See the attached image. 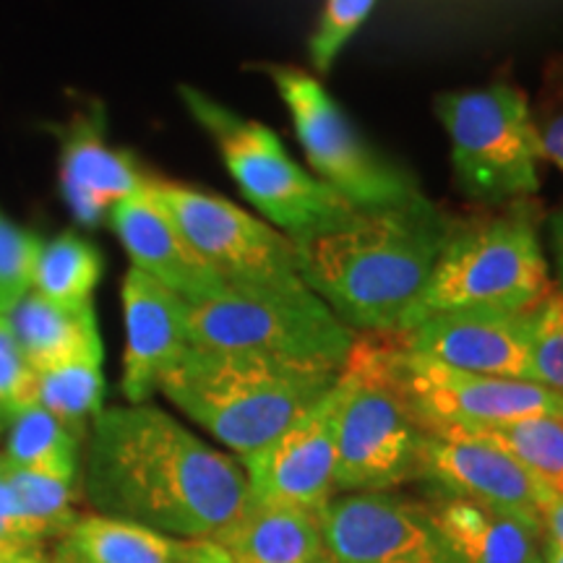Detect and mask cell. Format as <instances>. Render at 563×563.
Listing matches in <instances>:
<instances>
[{
    "label": "cell",
    "mask_w": 563,
    "mask_h": 563,
    "mask_svg": "<svg viewBox=\"0 0 563 563\" xmlns=\"http://www.w3.org/2000/svg\"><path fill=\"white\" fill-rule=\"evenodd\" d=\"M79 475L95 514L178 540H211L249 501L235 456L146 402L97 415L84 439Z\"/></svg>",
    "instance_id": "1"
},
{
    "label": "cell",
    "mask_w": 563,
    "mask_h": 563,
    "mask_svg": "<svg viewBox=\"0 0 563 563\" xmlns=\"http://www.w3.org/2000/svg\"><path fill=\"white\" fill-rule=\"evenodd\" d=\"M452 222L426 199L355 209L295 243L300 279L352 332L399 334L431 277Z\"/></svg>",
    "instance_id": "2"
},
{
    "label": "cell",
    "mask_w": 563,
    "mask_h": 563,
    "mask_svg": "<svg viewBox=\"0 0 563 563\" xmlns=\"http://www.w3.org/2000/svg\"><path fill=\"white\" fill-rule=\"evenodd\" d=\"M336 378L340 371L188 344L157 391L243 460L311 410Z\"/></svg>",
    "instance_id": "3"
},
{
    "label": "cell",
    "mask_w": 563,
    "mask_h": 563,
    "mask_svg": "<svg viewBox=\"0 0 563 563\" xmlns=\"http://www.w3.org/2000/svg\"><path fill=\"white\" fill-rule=\"evenodd\" d=\"M397 334H357L340 371L334 490L389 493L420 477L422 428L394 376Z\"/></svg>",
    "instance_id": "4"
},
{
    "label": "cell",
    "mask_w": 563,
    "mask_h": 563,
    "mask_svg": "<svg viewBox=\"0 0 563 563\" xmlns=\"http://www.w3.org/2000/svg\"><path fill=\"white\" fill-rule=\"evenodd\" d=\"M548 258L530 211L514 207L449 232L431 277L399 334L446 311L493 308L525 313L551 290Z\"/></svg>",
    "instance_id": "5"
},
{
    "label": "cell",
    "mask_w": 563,
    "mask_h": 563,
    "mask_svg": "<svg viewBox=\"0 0 563 563\" xmlns=\"http://www.w3.org/2000/svg\"><path fill=\"white\" fill-rule=\"evenodd\" d=\"M186 332L191 347L251 352L329 371H342L357 336L306 285H228L207 300L188 302Z\"/></svg>",
    "instance_id": "6"
},
{
    "label": "cell",
    "mask_w": 563,
    "mask_h": 563,
    "mask_svg": "<svg viewBox=\"0 0 563 563\" xmlns=\"http://www.w3.org/2000/svg\"><path fill=\"white\" fill-rule=\"evenodd\" d=\"M180 97L217 144L241 194L290 241L332 228L355 211L316 175L302 170L264 123L238 115L194 87H180Z\"/></svg>",
    "instance_id": "7"
},
{
    "label": "cell",
    "mask_w": 563,
    "mask_h": 563,
    "mask_svg": "<svg viewBox=\"0 0 563 563\" xmlns=\"http://www.w3.org/2000/svg\"><path fill=\"white\" fill-rule=\"evenodd\" d=\"M452 141L456 183L470 199L506 201L538 191L540 136L519 89L493 84L441 95L435 102Z\"/></svg>",
    "instance_id": "8"
},
{
    "label": "cell",
    "mask_w": 563,
    "mask_h": 563,
    "mask_svg": "<svg viewBox=\"0 0 563 563\" xmlns=\"http://www.w3.org/2000/svg\"><path fill=\"white\" fill-rule=\"evenodd\" d=\"M269 76L316 178L350 207H397L422 194L415 175L378 152L316 76L290 66H272Z\"/></svg>",
    "instance_id": "9"
},
{
    "label": "cell",
    "mask_w": 563,
    "mask_h": 563,
    "mask_svg": "<svg viewBox=\"0 0 563 563\" xmlns=\"http://www.w3.org/2000/svg\"><path fill=\"white\" fill-rule=\"evenodd\" d=\"M152 194L188 243L228 285L300 287L298 251L285 232L222 196L152 178Z\"/></svg>",
    "instance_id": "10"
},
{
    "label": "cell",
    "mask_w": 563,
    "mask_h": 563,
    "mask_svg": "<svg viewBox=\"0 0 563 563\" xmlns=\"http://www.w3.org/2000/svg\"><path fill=\"white\" fill-rule=\"evenodd\" d=\"M394 376L422 431L490 428L527 418L563 420V397L543 384L449 368L412 355L402 342L394 352Z\"/></svg>",
    "instance_id": "11"
},
{
    "label": "cell",
    "mask_w": 563,
    "mask_h": 563,
    "mask_svg": "<svg viewBox=\"0 0 563 563\" xmlns=\"http://www.w3.org/2000/svg\"><path fill=\"white\" fill-rule=\"evenodd\" d=\"M334 563H464L443 540L426 504L391 493H347L321 511Z\"/></svg>",
    "instance_id": "12"
},
{
    "label": "cell",
    "mask_w": 563,
    "mask_h": 563,
    "mask_svg": "<svg viewBox=\"0 0 563 563\" xmlns=\"http://www.w3.org/2000/svg\"><path fill=\"white\" fill-rule=\"evenodd\" d=\"M336 410L340 384H334L332 391L323 394L277 439L238 460L249 481V498L295 506L321 517L336 493Z\"/></svg>",
    "instance_id": "13"
},
{
    "label": "cell",
    "mask_w": 563,
    "mask_h": 563,
    "mask_svg": "<svg viewBox=\"0 0 563 563\" xmlns=\"http://www.w3.org/2000/svg\"><path fill=\"white\" fill-rule=\"evenodd\" d=\"M422 433L420 477L433 481L446 496L509 514L543 538L540 504L551 490L534 481L522 464L493 443L454 428Z\"/></svg>",
    "instance_id": "14"
},
{
    "label": "cell",
    "mask_w": 563,
    "mask_h": 563,
    "mask_svg": "<svg viewBox=\"0 0 563 563\" xmlns=\"http://www.w3.org/2000/svg\"><path fill=\"white\" fill-rule=\"evenodd\" d=\"M412 355L449 365V368L481 373V376L534 382L527 311H470L435 313L410 332L397 334Z\"/></svg>",
    "instance_id": "15"
},
{
    "label": "cell",
    "mask_w": 563,
    "mask_h": 563,
    "mask_svg": "<svg viewBox=\"0 0 563 563\" xmlns=\"http://www.w3.org/2000/svg\"><path fill=\"white\" fill-rule=\"evenodd\" d=\"M121 300L125 321L121 389L129 405H144L188 350V300L133 266L123 279Z\"/></svg>",
    "instance_id": "16"
},
{
    "label": "cell",
    "mask_w": 563,
    "mask_h": 563,
    "mask_svg": "<svg viewBox=\"0 0 563 563\" xmlns=\"http://www.w3.org/2000/svg\"><path fill=\"white\" fill-rule=\"evenodd\" d=\"M108 217L110 228L131 256L133 269L170 287L183 300H207L228 287V282L188 243L170 211L154 199L152 183L141 196L112 207Z\"/></svg>",
    "instance_id": "17"
},
{
    "label": "cell",
    "mask_w": 563,
    "mask_h": 563,
    "mask_svg": "<svg viewBox=\"0 0 563 563\" xmlns=\"http://www.w3.org/2000/svg\"><path fill=\"white\" fill-rule=\"evenodd\" d=\"M146 175L131 154L112 150L104 139V115L81 112L60 139V191L81 224L102 222L112 207L150 188Z\"/></svg>",
    "instance_id": "18"
},
{
    "label": "cell",
    "mask_w": 563,
    "mask_h": 563,
    "mask_svg": "<svg viewBox=\"0 0 563 563\" xmlns=\"http://www.w3.org/2000/svg\"><path fill=\"white\" fill-rule=\"evenodd\" d=\"M211 543L230 563H316L327 555L319 514L253 498Z\"/></svg>",
    "instance_id": "19"
},
{
    "label": "cell",
    "mask_w": 563,
    "mask_h": 563,
    "mask_svg": "<svg viewBox=\"0 0 563 563\" xmlns=\"http://www.w3.org/2000/svg\"><path fill=\"white\" fill-rule=\"evenodd\" d=\"M428 514L464 563H534L540 534L519 519L460 496H439Z\"/></svg>",
    "instance_id": "20"
},
{
    "label": "cell",
    "mask_w": 563,
    "mask_h": 563,
    "mask_svg": "<svg viewBox=\"0 0 563 563\" xmlns=\"http://www.w3.org/2000/svg\"><path fill=\"white\" fill-rule=\"evenodd\" d=\"M9 319L26 361L37 373L81 357H104L95 306H60L30 292Z\"/></svg>",
    "instance_id": "21"
},
{
    "label": "cell",
    "mask_w": 563,
    "mask_h": 563,
    "mask_svg": "<svg viewBox=\"0 0 563 563\" xmlns=\"http://www.w3.org/2000/svg\"><path fill=\"white\" fill-rule=\"evenodd\" d=\"M188 540L170 538L150 527L81 514L55 543L51 563H180Z\"/></svg>",
    "instance_id": "22"
},
{
    "label": "cell",
    "mask_w": 563,
    "mask_h": 563,
    "mask_svg": "<svg viewBox=\"0 0 563 563\" xmlns=\"http://www.w3.org/2000/svg\"><path fill=\"white\" fill-rule=\"evenodd\" d=\"M3 431L5 449L0 454L11 467L79 481L84 441L40 405L13 415Z\"/></svg>",
    "instance_id": "23"
},
{
    "label": "cell",
    "mask_w": 563,
    "mask_h": 563,
    "mask_svg": "<svg viewBox=\"0 0 563 563\" xmlns=\"http://www.w3.org/2000/svg\"><path fill=\"white\" fill-rule=\"evenodd\" d=\"M102 253L76 232H63L51 243H42L34 264L32 292L60 306H91V295L100 285Z\"/></svg>",
    "instance_id": "24"
},
{
    "label": "cell",
    "mask_w": 563,
    "mask_h": 563,
    "mask_svg": "<svg viewBox=\"0 0 563 563\" xmlns=\"http://www.w3.org/2000/svg\"><path fill=\"white\" fill-rule=\"evenodd\" d=\"M34 402L58 418L76 439H87L91 422L104 410V376L100 357L63 363L37 373Z\"/></svg>",
    "instance_id": "25"
},
{
    "label": "cell",
    "mask_w": 563,
    "mask_h": 563,
    "mask_svg": "<svg viewBox=\"0 0 563 563\" xmlns=\"http://www.w3.org/2000/svg\"><path fill=\"white\" fill-rule=\"evenodd\" d=\"M493 443L540 485L563 498V420L527 418L490 428H454Z\"/></svg>",
    "instance_id": "26"
},
{
    "label": "cell",
    "mask_w": 563,
    "mask_h": 563,
    "mask_svg": "<svg viewBox=\"0 0 563 563\" xmlns=\"http://www.w3.org/2000/svg\"><path fill=\"white\" fill-rule=\"evenodd\" d=\"M5 464V477L16 496V504L21 514H24L30 530L37 534L42 543L47 545V540L58 543L76 519L81 517L76 509L79 501V490H76V481H63L55 475H42L30 473V470H19Z\"/></svg>",
    "instance_id": "27"
},
{
    "label": "cell",
    "mask_w": 563,
    "mask_h": 563,
    "mask_svg": "<svg viewBox=\"0 0 563 563\" xmlns=\"http://www.w3.org/2000/svg\"><path fill=\"white\" fill-rule=\"evenodd\" d=\"M534 384L563 397V290L551 287L527 311Z\"/></svg>",
    "instance_id": "28"
},
{
    "label": "cell",
    "mask_w": 563,
    "mask_h": 563,
    "mask_svg": "<svg viewBox=\"0 0 563 563\" xmlns=\"http://www.w3.org/2000/svg\"><path fill=\"white\" fill-rule=\"evenodd\" d=\"M40 251V238L13 224L0 211V316H11L13 308L32 292Z\"/></svg>",
    "instance_id": "29"
},
{
    "label": "cell",
    "mask_w": 563,
    "mask_h": 563,
    "mask_svg": "<svg viewBox=\"0 0 563 563\" xmlns=\"http://www.w3.org/2000/svg\"><path fill=\"white\" fill-rule=\"evenodd\" d=\"M376 3L378 0H327L319 26L308 42V55H311L316 74L327 76L332 70L347 42L368 21Z\"/></svg>",
    "instance_id": "30"
},
{
    "label": "cell",
    "mask_w": 563,
    "mask_h": 563,
    "mask_svg": "<svg viewBox=\"0 0 563 563\" xmlns=\"http://www.w3.org/2000/svg\"><path fill=\"white\" fill-rule=\"evenodd\" d=\"M37 371L26 361L9 316H0V422H9L34 402Z\"/></svg>",
    "instance_id": "31"
},
{
    "label": "cell",
    "mask_w": 563,
    "mask_h": 563,
    "mask_svg": "<svg viewBox=\"0 0 563 563\" xmlns=\"http://www.w3.org/2000/svg\"><path fill=\"white\" fill-rule=\"evenodd\" d=\"M47 553L45 543L30 530L24 514H21L16 496H13L9 477H5L3 454H0V559L13 555Z\"/></svg>",
    "instance_id": "32"
},
{
    "label": "cell",
    "mask_w": 563,
    "mask_h": 563,
    "mask_svg": "<svg viewBox=\"0 0 563 563\" xmlns=\"http://www.w3.org/2000/svg\"><path fill=\"white\" fill-rule=\"evenodd\" d=\"M540 522H543L545 543L563 548V498L555 493H548L545 501L540 504Z\"/></svg>",
    "instance_id": "33"
},
{
    "label": "cell",
    "mask_w": 563,
    "mask_h": 563,
    "mask_svg": "<svg viewBox=\"0 0 563 563\" xmlns=\"http://www.w3.org/2000/svg\"><path fill=\"white\" fill-rule=\"evenodd\" d=\"M540 136V157L551 159L555 167L563 173V112L555 115L543 131H538Z\"/></svg>",
    "instance_id": "34"
},
{
    "label": "cell",
    "mask_w": 563,
    "mask_h": 563,
    "mask_svg": "<svg viewBox=\"0 0 563 563\" xmlns=\"http://www.w3.org/2000/svg\"><path fill=\"white\" fill-rule=\"evenodd\" d=\"M180 563H230L228 553L211 540H188Z\"/></svg>",
    "instance_id": "35"
},
{
    "label": "cell",
    "mask_w": 563,
    "mask_h": 563,
    "mask_svg": "<svg viewBox=\"0 0 563 563\" xmlns=\"http://www.w3.org/2000/svg\"><path fill=\"white\" fill-rule=\"evenodd\" d=\"M548 228H551V251H553L555 272H559V282L563 290V211H555Z\"/></svg>",
    "instance_id": "36"
},
{
    "label": "cell",
    "mask_w": 563,
    "mask_h": 563,
    "mask_svg": "<svg viewBox=\"0 0 563 563\" xmlns=\"http://www.w3.org/2000/svg\"><path fill=\"white\" fill-rule=\"evenodd\" d=\"M540 561H543V563H563V548L540 540Z\"/></svg>",
    "instance_id": "37"
},
{
    "label": "cell",
    "mask_w": 563,
    "mask_h": 563,
    "mask_svg": "<svg viewBox=\"0 0 563 563\" xmlns=\"http://www.w3.org/2000/svg\"><path fill=\"white\" fill-rule=\"evenodd\" d=\"M0 563H51V553H32V555H13V559H0Z\"/></svg>",
    "instance_id": "38"
},
{
    "label": "cell",
    "mask_w": 563,
    "mask_h": 563,
    "mask_svg": "<svg viewBox=\"0 0 563 563\" xmlns=\"http://www.w3.org/2000/svg\"><path fill=\"white\" fill-rule=\"evenodd\" d=\"M316 563H334V561L329 559V555H323V559H321V561H316Z\"/></svg>",
    "instance_id": "39"
},
{
    "label": "cell",
    "mask_w": 563,
    "mask_h": 563,
    "mask_svg": "<svg viewBox=\"0 0 563 563\" xmlns=\"http://www.w3.org/2000/svg\"><path fill=\"white\" fill-rule=\"evenodd\" d=\"M0 431H3V422H0Z\"/></svg>",
    "instance_id": "40"
},
{
    "label": "cell",
    "mask_w": 563,
    "mask_h": 563,
    "mask_svg": "<svg viewBox=\"0 0 563 563\" xmlns=\"http://www.w3.org/2000/svg\"><path fill=\"white\" fill-rule=\"evenodd\" d=\"M534 563H543V561H540V559H538V561H534Z\"/></svg>",
    "instance_id": "41"
}]
</instances>
